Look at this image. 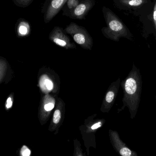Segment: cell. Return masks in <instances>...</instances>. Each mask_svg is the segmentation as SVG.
<instances>
[{"mask_svg":"<svg viewBox=\"0 0 156 156\" xmlns=\"http://www.w3.org/2000/svg\"><path fill=\"white\" fill-rule=\"evenodd\" d=\"M64 31L70 35L74 41L85 49H91L93 45V40L90 34L83 27L72 22L66 26Z\"/></svg>","mask_w":156,"mask_h":156,"instance_id":"obj_3","label":"cell"},{"mask_svg":"<svg viewBox=\"0 0 156 156\" xmlns=\"http://www.w3.org/2000/svg\"><path fill=\"white\" fill-rule=\"evenodd\" d=\"M30 27L28 22L24 20H21L16 27V33L18 37H24L29 34Z\"/></svg>","mask_w":156,"mask_h":156,"instance_id":"obj_9","label":"cell"},{"mask_svg":"<svg viewBox=\"0 0 156 156\" xmlns=\"http://www.w3.org/2000/svg\"><path fill=\"white\" fill-rule=\"evenodd\" d=\"M80 0H67L62 7L61 10L63 16L68 17L69 14L77 6Z\"/></svg>","mask_w":156,"mask_h":156,"instance_id":"obj_8","label":"cell"},{"mask_svg":"<svg viewBox=\"0 0 156 156\" xmlns=\"http://www.w3.org/2000/svg\"><path fill=\"white\" fill-rule=\"evenodd\" d=\"M67 0H45L42 7L44 22L49 23L58 14Z\"/></svg>","mask_w":156,"mask_h":156,"instance_id":"obj_5","label":"cell"},{"mask_svg":"<svg viewBox=\"0 0 156 156\" xmlns=\"http://www.w3.org/2000/svg\"><path fill=\"white\" fill-rule=\"evenodd\" d=\"M115 94L114 92L110 91L107 93L106 95V101L108 103H111L112 101L114 98Z\"/></svg>","mask_w":156,"mask_h":156,"instance_id":"obj_13","label":"cell"},{"mask_svg":"<svg viewBox=\"0 0 156 156\" xmlns=\"http://www.w3.org/2000/svg\"><path fill=\"white\" fill-rule=\"evenodd\" d=\"M12 98L11 97H9L6 100V104L5 107L6 109H8L12 107Z\"/></svg>","mask_w":156,"mask_h":156,"instance_id":"obj_15","label":"cell"},{"mask_svg":"<svg viewBox=\"0 0 156 156\" xmlns=\"http://www.w3.org/2000/svg\"><path fill=\"white\" fill-rule=\"evenodd\" d=\"M54 104L52 103H48L44 106V109L47 111H49L54 109Z\"/></svg>","mask_w":156,"mask_h":156,"instance_id":"obj_16","label":"cell"},{"mask_svg":"<svg viewBox=\"0 0 156 156\" xmlns=\"http://www.w3.org/2000/svg\"><path fill=\"white\" fill-rule=\"evenodd\" d=\"M61 119V112L59 110H56L54 114L53 122L54 123L58 124Z\"/></svg>","mask_w":156,"mask_h":156,"instance_id":"obj_12","label":"cell"},{"mask_svg":"<svg viewBox=\"0 0 156 156\" xmlns=\"http://www.w3.org/2000/svg\"><path fill=\"white\" fill-rule=\"evenodd\" d=\"M101 126V122L97 123L95 124L94 125L91 127V129L92 130H94V129H97V128H99Z\"/></svg>","mask_w":156,"mask_h":156,"instance_id":"obj_18","label":"cell"},{"mask_svg":"<svg viewBox=\"0 0 156 156\" xmlns=\"http://www.w3.org/2000/svg\"><path fill=\"white\" fill-rule=\"evenodd\" d=\"M95 4L94 0H80L77 6L69 14L72 19L83 20Z\"/></svg>","mask_w":156,"mask_h":156,"instance_id":"obj_6","label":"cell"},{"mask_svg":"<svg viewBox=\"0 0 156 156\" xmlns=\"http://www.w3.org/2000/svg\"><path fill=\"white\" fill-rule=\"evenodd\" d=\"M46 77H45L44 79H42L40 82V84H41V88L44 89H45L46 88H47V89L49 90H51L53 89L54 87V85H53V82H52L51 80L48 79V78H46Z\"/></svg>","mask_w":156,"mask_h":156,"instance_id":"obj_10","label":"cell"},{"mask_svg":"<svg viewBox=\"0 0 156 156\" xmlns=\"http://www.w3.org/2000/svg\"><path fill=\"white\" fill-rule=\"evenodd\" d=\"M141 89V78L136 70L126 80L125 83V90L129 96L131 109L135 113L139 106Z\"/></svg>","mask_w":156,"mask_h":156,"instance_id":"obj_2","label":"cell"},{"mask_svg":"<svg viewBox=\"0 0 156 156\" xmlns=\"http://www.w3.org/2000/svg\"><path fill=\"white\" fill-rule=\"evenodd\" d=\"M146 0H113L115 5L118 8L126 9L136 7L145 3Z\"/></svg>","mask_w":156,"mask_h":156,"instance_id":"obj_7","label":"cell"},{"mask_svg":"<svg viewBox=\"0 0 156 156\" xmlns=\"http://www.w3.org/2000/svg\"><path fill=\"white\" fill-rule=\"evenodd\" d=\"M48 38L56 45L66 49H74L76 47L74 42L71 41L64 29L60 27L55 26L49 34Z\"/></svg>","mask_w":156,"mask_h":156,"instance_id":"obj_4","label":"cell"},{"mask_svg":"<svg viewBox=\"0 0 156 156\" xmlns=\"http://www.w3.org/2000/svg\"><path fill=\"white\" fill-rule=\"evenodd\" d=\"M102 10L106 25L101 29L102 34L106 38L117 42L121 38L130 39L129 30L117 16L106 6H104Z\"/></svg>","mask_w":156,"mask_h":156,"instance_id":"obj_1","label":"cell"},{"mask_svg":"<svg viewBox=\"0 0 156 156\" xmlns=\"http://www.w3.org/2000/svg\"><path fill=\"white\" fill-rule=\"evenodd\" d=\"M154 24L156 30V2L154 7V14H153Z\"/></svg>","mask_w":156,"mask_h":156,"instance_id":"obj_17","label":"cell"},{"mask_svg":"<svg viewBox=\"0 0 156 156\" xmlns=\"http://www.w3.org/2000/svg\"><path fill=\"white\" fill-rule=\"evenodd\" d=\"M14 3L17 6L26 7L30 5L34 0H13Z\"/></svg>","mask_w":156,"mask_h":156,"instance_id":"obj_11","label":"cell"},{"mask_svg":"<svg viewBox=\"0 0 156 156\" xmlns=\"http://www.w3.org/2000/svg\"><path fill=\"white\" fill-rule=\"evenodd\" d=\"M21 154L24 156H29L31 154V151L26 146H24L21 150Z\"/></svg>","mask_w":156,"mask_h":156,"instance_id":"obj_14","label":"cell"}]
</instances>
